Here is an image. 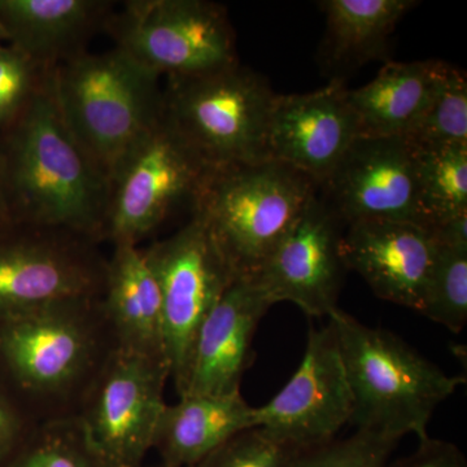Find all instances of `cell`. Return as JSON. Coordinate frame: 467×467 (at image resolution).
I'll return each mask as SVG.
<instances>
[{"mask_svg": "<svg viewBox=\"0 0 467 467\" xmlns=\"http://www.w3.org/2000/svg\"><path fill=\"white\" fill-rule=\"evenodd\" d=\"M38 425L0 377V467L15 459Z\"/></svg>", "mask_w": 467, "mask_h": 467, "instance_id": "f546056e", "label": "cell"}, {"mask_svg": "<svg viewBox=\"0 0 467 467\" xmlns=\"http://www.w3.org/2000/svg\"><path fill=\"white\" fill-rule=\"evenodd\" d=\"M169 379L164 358L113 350L76 417L104 467H142Z\"/></svg>", "mask_w": 467, "mask_h": 467, "instance_id": "9c48e42d", "label": "cell"}, {"mask_svg": "<svg viewBox=\"0 0 467 467\" xmlns=\"http://www.w3.org/2000/svg\"><path fill=\"white\" fill-rule=\"evenodd\" d=\"M106 0H0L5 41L45 69L82 54L113 12Z\"/></svg>", "mask_w": 467, "mask_h": 467, "instance_id": "ac0fdd59", "label": "cell"}, {"mask_svg": "<svg viewBox=\"0 0 467 467\" xmlns=\"http://www.w3.org/2000/svg\"><path fill=\"white\" fill-rule=\"evenodd\" d=\"M438 243V251L420 313L451 333L467 322V247Z\"/></svg>", "mask_w": 467, "mask_h": 467, "instance_id": "cb8c5ba5", "label": "cell"}, {"mask_svg": "<svg viewBox=\"0 0 467 467\" xmlns=\"http://www.w3.org/2000/svg\"><path fill=\"white\" fill-rule=\"evenodd\" d=\"M352 417V391L328 324L310 328L299 368L272 400L254 408V427L295 450L306 451L334 441Z\"/></svg>", "mask_w": 467, "mask_h": 467, "instance_id": "7c38bea8", "label": "cell"}, {"mask_svg": "<svg viewBox=\"0 0 467 467\" xmlns=\"http://www.w3.org/2000/svg\"><path fill=\"white\" fill-rule=\"evenodd\" d=\"M115 348L100 297L0 317V377L39 423L76 418Z\"/></svg>", "mask_w": 467, "mask_h": 467, "instance_id": "7a4b0ae2", "label": "cell"}, {"mask_svg": "<svg viewBox=\"0 0 467 467\" xmlns=\"http://www.w3.org/2000/svg\"><path fill=\"white\" fill-rule=\"evenodd\" d=\"M405 140L414 147L467 144V81L450 66L438 91Z\"/></svg>", "mask_w": 467, "mask_h": 467, "instance_id": "d4e9b609", "label": "cell"}, {"mask_svg": "<svg viewBox=\"0 0 467 467\" xmlns=\"http://www.w3.org/2000/svg\"><path fill=\"white\" fill-rule=\"evenodd\" d=\"M399 441L382 432L358 429L349 438L301 451L291 467H387Z\"/></svg>", "mask_w": 467, "mask_h": 467, "instance_id": "4316f807", "label": "cell"}, {"mask_svg": "<svg viewBox=\"0 0 467 467\" xmlns=\"http://www.w3.org/2000/svg\"><path fill=\"white\" fill-rule=\"evenodd\" d=\"M301 451L284 444L260 427L223 442L192 467H291Z\"/></svg>", "mask_w": 467, "mask_h": 467, "instance_id": "83f0119b", "label": "cell"}, {"mask_svg": "<svg viewBox=\"0 0 467 467\" xmlns=\"http://www.w3.org/2000/svg\"><path fill=\"white\" fill-rule=\"evenodd\" d=\"M7 205H5V195H3L2 181H0V230L11 225Z\"/></svg>", "mask_w": 467, "mask_h": 467, "instance_id": "1f68e13d", "label": "cell"}, {"mask_svg": "<svg viewBox=\"0 0 467 467\" xmlns=\"http://www.w3.org/2000/svg\"><path fill=\"white\" fill-rule=\"evenodd\" d=\"M155 467H165L164 465H161V463H160L159 466H155Z\"/></svg>", "mask_w": 467, "mask_h": 467, "instance_id": "836d02e7", "label": "cell"}, {"mask_svg": "<svg viewBox=\"0 0 467 467\" xmlns=\"http://www.w3.org/2000/svg\"><path fill=\"white\" fill-rule=\"evenodd\" d=\"M3 41H5V36H3L2 27H0V48L3 47Z\"/></svg>", "mask_w": 467, "mask_h": 467, "instance_id": "d6a6232c", "label": "cell"}, {"mask_svg": "<svg viewBox=\"0 0 467 467\" xmlns=\"http://www.w3.org/2000/svg\"><path fill=\"white\" fill-rule=\"evenodd\" d=\"M107 260L85 236L11 223L0 230V317L100 297Z\"/></svg>", "mask_w": 467, "mask_h": 467, "instance_id": "8fae6325", "label": "cell"}, {"mask_svg": "<svg viewBox=\"0 0 467 467\" xmlns=\"http://www.w3.org/2000/svg\"><path fill=\"white\" fill-rule=\"evenodd\" d=\"M348 90L344 81H330L306 94H275L267 121L269 160L321 186L359 137Z\"/></svg>", "mask_w": 467, "mask_h": 467, "instance_id": "9a60e30c", "label": "cell"}, {"mask_svg": "<svg viewBox=\"0 0 467 467\" xmlns=\"http://www.w3.org/2000/svg\"><path fill=\"white\" fill-rule=\"evenodd\" d=\"M350 391L352 425L401 441L430 438L436 409L450 399L465 378L450 376L411 348L398 335L370 327L337 308L328 317Z\"/></svg>", "mask_w": 467, "mask_h": 467, "instance_id": "3957f363", "label": "cell"}, {"mask_svg": "<svg viewBox=\"0 0 467 467\" xmlns=\"http://www.w3.org/2000/svg\"><path fill=\"white\" fill-rule=\"evenodd\" d=\"M391 467H467L466 457L453 442L429 438L420 447Z\"/></svg>", "mask_w": 467, "mask_h": 467, "instance_id": "4dcf8cb0", "label": "cell"}, {"mask_svg": "<svg viewBox=\"0 0 467 467\" xmlns=\"http://www.w3.org/2000/svg\"><path fill=\"white\" fill-rule=\"evenodd\" d=\"M208 171L160 119L110 174L104 241L140 244L175 209H192Z\"/></svg>", "mask_w": 467, "mask_h": 467, "instance_id": "ba28073f", "label": "cell"}, {"mask_svg": "<svg viewBox=\"0 0 467 467\" xmlns=\"http://www.w3.org/2000/svg\"><path fill=\"white\" fill-rule=\"evenodd\" d=\"M254 427V408L241 392L186 395L165 405L153 451L165 467H192L233 436Z\"/></svg>", "mask_w": 467, "mask_h": 467, "instance_id": "44dd1931", "label": "cell"}, {"mask_svg": "<svg viewBox=\"0 0 467 467\" xmlns=\"http://www.w3.org/2000/svg\"><path fill=\"white\" fill-rule=\"evenodd\" d=\"M420 5L413 0H325L326 34L322 67L331 81L374 60L389 61V38L399 21Z\"/></svg>", "mask_w": 467, "mask_h": 467, "instance_id": "7402d4cb", "label": "cell"}, {"mask_svg": "<svg viewBox=\"0 0 467 467\" xmlns=\"http://www.w3.org/2000/svg\"><path fill=\"white\" fill-rule=\"evenodd\" d=\"M52 78L70 133L107 180L161 119V77L119 48L82 52L55 67Z\"/></svg>", "mask_w": 467, "mask_h": 467, "instance_id": "277c9868", "label": "cell"}, {"mask_svg": "<svg viewBox=\"0 0 467 467\" xmlns=\"http://www.w3.org/2000/svg\"><path fill=\"white\" fill-rule=\"evenodd\" d=\"M143 252L161 291L165 355L180 395L199 327L238 276L193 213L181 229Z\"/></svg>", "mask_w": 467, "mask_h": 467, "instance_id": "30bf717a", "label": "cell"}, {"mask_svg": "<svg viewBox=\"0 0 467 467\" xmlns=\"http://www.w3.org/2000/svg\"><path fill=\"white\" fill-rule=\"evenodd\" d=\"M104 30L115 47L160 77L201 76L239 64L226 8L208 0H129Z\"/></svg>", "mask_w": 467, "mask_h": 467, "instance_id": "52a82bcc", "label": "cell"}, {"mask_svg": "<svg viewBox=\"0 0 467 467\" xmlns=\"http://www.w3.org/2000/svg\"><path fill=\"white\" fill-rule=\"evenodd\" d=\"M438 243L426 227L399 221H358L344 226L340 254L379 299L420 312Z\"/></svg>", "mask_w": 467, "mask_h": 467, "instance_id": "2e32d148", "label": "cell"}, {"mask_svg": "<svg viewBox=\"0 0 467 467\" xmlns=\"http://www.w3.org/2000/svg\"><path fill=\"white\" fill-rule=\"evenodd\" d=\"M451 64L387 61L373 81L348 90L359 137H401L429 107Z\"/></svg>", "mask_w": 467, "mask_h": 467, "instance_id": "ffe728a7", "label": "cell"}, {"mask_svg": "<svg viewBox=\"0 0 467 467\" xmlns=\"http://www.w3.org/2000/svg\"><path fill=\"white\" fill-rule=\"evenodd\" d=\"M317 183L282 162L209 169L192 202L236 276H254L294 229Z\"/></svg>", "mask_w": 467, "mask_h": 467, "instance_id": "5b68a950", "label": "cell"}, {"mask_svg": "<svg viewBox=\"0 0 467 467\" xmlns=\"http://www.w3.org/2000/svg\"><path fill=\"white\" fill-rule=\"evenodd\" d=\"M414 149L420 207L427 229L434 230L467 213V144Z\"/></svg>", "mask_w": 467, "mask_h": 467, "instance_id": "603a6c76", "label": "cell"}, {"mask_svg": "<svg viewBox=\"0 0 467 467\" xmlns=\"http://www.w3.org/2000/svg\"><path fill=\"white\" fill-rule=\"evenodd\" d=\"M5 467H104L77 418L39 423Z\"/></svg>", "mask_w": 467, "mask_h": 467, "instance_id": "484cf974", "label": "cell"}, {"mask_svg": "<svg viewBox=\"0 0 467 467\" xmlns=\"http://www.w3.org/2000/svg\"><path fill=\"white\" fill-rule=\"evenodd\" d=\"M321 186L322 198L344 226L399 221L426 227L418 198L416 149L405 138L358 137Z\"/></svg>", "mask_w": 467, "mask_h": 467, "instance_id": "4fadbf2b", "label": "cell"}, {"mask_svg": "<svg viewBox=\"0 0 467 467\" xmlns=\"http://www.w3.org/2000/svg\"><path fill=\"white\" fill-rule=\"evenodd\" d=\"M48 70L16 47L7 45L0 48V129L32 99Z\"/></svg>", "mask_w": 467, "mask_h": 467, "instance_id": "f1b7e54d", "label": "cell"}, {"mask_svg": "<svg viewBox=\"0 0 467 467\" xmlns=\"http://www.w3.org/2000/svg\"><path fill=\"white\" fill-rule=\"evenodd\" d=\"M343 230L342 220L316 193L294 229L251 278L272 304L288 301L308 317H330L337 309L346 270L340 254Z\"/></svg>", "mask_w": 467, "mask_h": 467, "instance_id": "5bb4252c", "label": "cell"}, {"mask_svg": "<svg viewBox=\"0 0 467 467\" xmlns=\"http://www.w3.org/2000/svg\"><path fill=\"white\" fill-rule=\"evenodd\" d=\"M275 92L241 66L180 78L162 88L161 119L209 169L266 161Z\"/></svg>", "mask_w": 467, "mask_h": 467, "instance_id": "8992f818", "label": "cell"}, {"mask_svg": "<svg viewBox=\"0 0 467 467\" xmlns=\"http://www.w3.org/2000/svg\"><path fill=\"white\" fill-rule=\"evenodd\" d=\"M101 309L116 349L164 358L161 291L143 250L121 243L107 260Z\"/></svg>", "mask_w": 467, "mask_h": 467, "instance_id": "d6986e66", "label": "cell"}, {"mask_svg": "<svg viewBox=\"0 0 467 467\" xmlns=\"http://www.w3.org/2000/svg\"><path fill=\"white\" fill-rule=\"evenodd\" d=\"M0 181L12 223L104 242L109 180L64 121L52 69L0 129Z\"/></svg>", "mask_w": 467, "mask_h": 467, "instance_id": "6da1fadb", "label": "cell"}, {"mask_svg": "<svg viewBox=\"0 0 467 467\" xmlns=\"http://www.w3.org/2000/svg\"><path fill=\"white\" fill-rule=\"evenodd\" d=\"M272 306L254 278H236L199 327L178 398L241 392L257 326Z\"/></svg>", "mask_w": 467, "mask_h": 467, "instance_id": "e0dca14e", "label": "cell"}]
</instances>
